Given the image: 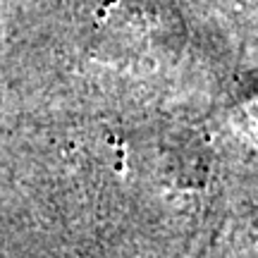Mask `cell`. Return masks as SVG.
I'll return each mask as SVG.
<instances>
[{"label": "cell", "instance_id": "cell-1", "mask_svg": "<svg viewBox=\"0 0 258 258\" xmlns=\"http://www.w3.org/2000/svg\"><path fill=\"white\" fill-rule=\"evenodd\" d=\"M184 22L163 0H110L96 22L101 53L120 64H160L184 46Z\"/></svg>", "mask_w": 258, "mask_h": 258}]
</instances>
